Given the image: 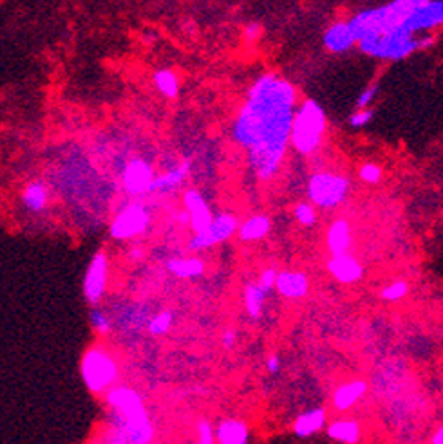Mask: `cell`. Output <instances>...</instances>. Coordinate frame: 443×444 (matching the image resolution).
Listing matches in <instances>:
<instances>
[{"label": "cell", "instance_id": "cell-19", "mask_svg": "<svg viewBox=\"0 0 443 444\" xmlns=\"http://www.w3.org/2000/svg\"><path fill=\"white\" fill-rule=\"evenodd\" d=\"M188 168H190V163L185 161L181 166H178V168L163 173V175H159V177H154V181H152L149 193H158V192L163 193V192H169V190H174L176 186L181 185V181L186 177V173H188Z\"/></svg>", "mask_w": 443, "mask_h": 444}, {"label": "cell", "instance_id": "cell-16", "mask_svg": "<svg viewBox=\"0 0 443 444\" xmlns=\"http://www.w3.org/2000/svg\"><path fill=\"white\" fill-rule=\"evenodd\" d=\"M49 202V190L46 186V183L42 181H33L22 192V205L28 212L31 213H40L48 208Z\"/></svg>", "mask_w": 443, "mask_h": 444}, {"label": "cell", "instance_id": "cell-13", "mask_svg": "<svg viewBox=\"0 0 443 444\" xmlns=\"http://www.w3.org/2000/svg\"><path fill=\"white\" fill-rule=\"evenodd\" d=\"M365 392H368V383L362 379L344 383L333 392V406L341 412H346L351 406H355V403L361 401Z\"/></svg>", "mask_w": 443, "mask_h": 444}, {"label": "cell", "instance_id": "cell-6", "mask_svg": "<svg viewBox=\"0 0 443 444\" xmlns=\"http://www.w3.org/2000/svg\"><path fill=\"white\" fill-rule=\"evenodd\" d=\"M109 260L105 253H96L89 262L85 278H83V295L91 305H96L107 291Z\"/></svg>", "mask_w": 443, "mask_h": 444}, {"label": "cell", "instance_id": "cell-35", "mask_svg": "<svg viewBox=\"0 0 443 444\" xmlns=\"http://www.w3.org/2000/svg\"><path fill=\"white\" fill-rule=\"evenodd\" d=\"M431 443L432 444H443V425L439 426L438 430H436L434 435H432V439H431Z\"/></svg>", "mask_w": 443, "mask_h": 444}, {"label": "cell", "instance_id": "cell-4", "mask_svg": "<svg viewBox=\"0 0 443 444\" xmlns=\"http://www.w3.org/2000/svg\"><path fill=\"white\" fill-rule=\"evenodd\" d=\"M348 193V181L346 177L335 175V173H316L309 181V197L311 201L324 208L336 206L344 201Z\"/></svg>", "mask_w": 443, "mask_h": 444}, {"label": "cell", "instance_id": "cell-7", "mask_svg": "<svg viewBox=\"0 0 443 444\" xmlns=\"http://www.w3.org/2000/svg\"><path fill=\"white\" fill-rule=\"evenodd\" d=\"M237 229V220L232 215H219L212 220V224L205 229L203 233H198L196 237H192L188 244L190 251H201V249L210 248L214 244L223 242V240L228 239L232 233Z\"/></svg>", "mask_w": 443, "mask_h": 444}, {"label": "cell", "instance_id": "cell-21", "mask_svg": "<svg viewBox=\"0 0 443 444\" xmlns=\"http://www.w3.org/2000/svg\"><path fill=\"white\" fill-rule=\"evenodd\" d=\"M269 228H272V222H269L268 217H252L241 226L239 237H241V240H259L269 232Z\"/></svg>", "mask_w": 443, "mask_h": 444}, {"label": "cell", "instance_id": "cell-33", "mask_svg": "<svg viewBox=\"0 0 443 444\" xmlns=\"http://www.w3.org/2000/svg\"><path fill=\"white\" fill-rule=\"evenodd\" d=\"M266 367H268V370L272 374L277 372L279 367H281V359H279V356H269L268 362H266Z\"/></svg>", "mask_w": 443, "mask_h": 444}, {"label": "cell", "instance_id": "cell-8", "mask_svg": "<svg viewBox=\"0 0 443 444\" xmlns=\"http://www.w3.org/2000/svg\"><path fill=\"white\" fill-rule=\"evenodd\" d=\"M152 181H154L152 166L143 159H134L123 170V186L131 195L149 193Z\"/></svg>", "mask_w": 443, "mask_h": 444}, {"label": "cell", "instance_id": "cell-3", "mask_svg": "<svg viewBox=\"0 0 443 444\" xmlns=\"http://www.w3.org/2000/svg\"><path fill=\"white\" fill-rule=\"evenodd\" d=\"M326 130V114L315 99H306L292 125V141L302 153H309L319 146Z\"/></svg>", "mask_w": 443, "mask_h": 444}, {"label": "cell", "instance_id": "cell-18", "mask_svg": "<svg viewBox=\"0 0 443 444\" xmlns=\"http://www.w3.org/2000/svg\"><path fill=\"white\" fill-rule=\"evenodd\" d=\"M356 33L349 24H336L326 35L324 42L331 51H346L355 43Z\"/></svg>", "mask_w": 443, "mask_h": 444}, {"label": "cell", "instance_id": "cell-2", "mask_svg": "<svg viewBox=\"0 0 443 444\" xmlns=\"http://www.w3.org/2000/svg\"><path fill=\"white\" fill-rule=\"evenodd\" d=\"M82 379L92 394H107L118 381V363L105 347L95 345L83 354Z\"/></svg>", "mask_w": 443, "mask_h": 444}, {"label": "cell", "instance_id": "cell-24", "mask_svg": "<svg viewBox=\"0 0 443 444\" xmlns=\"http://www.w3.org/2000/svg\"><path fill=\"white\" fill-rule=\"evenodd\" d=\"M172 320H174V316H172L171 310H163V313L156 315L154 318L149 322V332H151L152 336L165 335V332H169V329L172 327Z\"/></svg>", "mask_w": 443, "mask_h": 444}, {"label": "cell", "instance_id": "cell-28", "mask_svg": "<svg viewBox=\"0 0 443 444\" xmlns=\"http://www.w3.org/2000/svg\"><path fill=\"white\" fill-rule=\"evenodd\" d=\"M295 217L301 222L302 226H311L315 222V208H311V205H299L295 210Z\"/></svg>", "mask_w": 443, "mask_h": 444}, {"label": "cell", "instance_id": "cell-10", "mask_svg": "<svg viewBox=\"0 0 443 444\" xmlns=\"http://www.w3.org/2000/svg\"><path fill=\"white\" fill-rule=\"evenodd\" d=\"M328 269L329 273L342 283L356 282V280L362 278V273H364L361 262L349 255L333 256L328 262Z\"/></svg>", "mask_w": 443, "mask_h": 444}, {"label": "cell", "instance_id": "cell-25", "mask_svg": "<svg viewBox=\"0 0 443 444\" xmlns=\"http://www.w3.org/2000/svg\"><path fill=\"white\" fill-rule=\"evenodd\" d=\"M407 291H409L407 282H405V280H396V282L384 287L382 293H380V296L384 300H389V302H396V300L404 298V296L407 295Z\"/></svg>", "mask_w": 443, "mask_h": 444}, {"label": "cell", "instance_id": "cell-26", "mask_svg": "<svg viewBox=\"0 0 443 444\" xmlns=\"http://www.w3.org/2000/svg\"><path fill=\"white\" fill-rule=\"evenodd\" d=\"M89 322H91L92 329L98 332L100 336H105L109 335V330H111V320L107 316L103 315L100 309H91V315H89Z\"/></svg>", "mask_w": 443, "mask_h": 444}, {"label": "cell", "instance_id": "cell-5", "mask_svg": "<svg viewBox=\"0 0 443 444\" xmlns=\"http://www.w3.org/2000/svg\"><path fill=\"white\" fill-rule=\"evenodd\" d=\"M151 215L146 212L145 206L142 205H131L123 212L116 215L111 224V237L116 240H127L132 239L136 235H142L149 226Z\"/></svg>", "mask_w": 443, "mask_h": 444}, {"label": "cell", "instance_id": "cell-27", "mask_svg": "<svg viewBox=\"0 0 443 444\" xmlns=\"http://www.w3.org/2000/svg\"><path fill=\"white\" fill-rule=\"evenodd\" d=\"M196 432H198V444H215V428L208 421H199Z\"/></svg>", "mask_w": 443, "mask_h": 444}, {"label": "cell", "instance_id": "cell-34", "mask_svg": "<svg viewBox=\"0 0 443 444\" xmlns=\"http://www.w3.org/2000/svg\"><path fill=\"white\" fill-rule=\"evenodd\" d=\"M235 343V332L234 330H228V332H225V336H223V345L226 347V349H230V347L234 345Z\"/></svg>", "mask_w": 443, "mask_h": 444}, {"label": "cell", "instance_id": "cell-15", "mask_svg": "<svg viewBox=\"0 0 443 444\" xmlns=\"http://www.w3.org/2000/svg\"><path fill=\"white\" fill-rule=\"evenodd\" d=\"M329 439L341 444H358L362 440V426L355 419H336L328 426Z\"/></svg>", "mask_w": 443, "mask_h": 444}, {"label": "cell", "instance_id": "cell-1", "mask_svg": "<svg viewBox=\"0 0 443 444\" xmlns=\"http://www.w3.org/2000/svg\"><path fill=\"white\" fill-rule=\"evenodd\" d=\"M105 401L116 417L119 432L131 444H151L154 439L152 425L145 401L131 386H112L105 394Z\"/></svg>", "mask_w": 443, "mask_h": 444}, {"label": "cell", "instance_id": "cell-30", "mask_svg": "<svg viewBox=\"0 0 443 444\" xmlns=\"http://www.w3.org/2000/svg\"><path fill=\"white\" fill-rule=\"evenodd\" d=\"M275 278H277V273L275 269H265L261 275V282H259V287H261L262 291H268L269 287L275 286Z\"/></svg>", "mask_w": 443, "mask_h": 444}, {"label": "cell", "instance_id": "cell-12", "mask_svg": "<svg viewBox=\"0 0 443 444\" xmlns=\"http://www.w3.org/2000/svg\"><path fill=\"white\" fill-rule=\"evenodd\" d=\"M275 287L286 298H302L308 293L309 282L308 276L301 271H282L277 273Z\"/></svg>", "mask_w": 443, "mask_h": 444}, {"label": "cell", "instance_id": "cell-31", "mask_svg": "<svg viewBox=\"0 0 443 444\" xmlns=\"http://www.w3.org/2000/svg\"><path fill=\"white\" fill-rule=\"evenodd\" d=\"M376 91H378V87L376 85H371L368 87L364 92H362L361 96H358V99H356V107H361V109H364V107H368L369 103L373 102V98L376 96Z\"/></svg>", "mask_w": 443, "mask_h": 444}, {"label": "cell", "instance_id": "cell-14", "mask_svg": "<svg viewBox=\"0 0 443 444\" xmlns=\"http://www.w3.org/2000/svg\"><path fill=\"white\" fill-rule=\"evenodd\" d=\"M326 428V410L324 408H311L308 412L301 413L297 419L293 421V433L301 439L311 437L315 433L322 432Z\"/></svg>", "mask_w": 443, "mask_h": 444}, {"label": "cell", "instance_id": "cell-20", "mask_svg": "<svg viewBox=\"0 0 443 444\" xmlns=\"http://www.w3.org/2000/svg\"><path fill=\"white\" fill-rule=\"evenodd\" d=\"M166 268L179 278H194V276L203 275L205 262L199 259H174L169 260Z\"/></svg>", "mask_w": 443, "mask_h": 444}, {"label": "cell", "instance_id": "cell-22", "mask_svg": "<svg viewBox=\"0 0 443 444\" xmlns=\"http://www.w3.org/2000/svg\"><path fill=\"white\" fill-rule=\"evenodd\" d=\"M154 83L158 87V91L161 92L163 96L166 98H176L179 92V82H178V76L174 75L172 71L169 69H161L154 75Z\"/></svg>", "mask_w": 443, "mask_h": 444}, {"label": "cell", "instance_id": "cell-9", "mask_svg": "<svg viewBox=\"0 0 443 444\" xmlns=\"http://www.w3.org/2000/svg\"><path fill=\"white\" fill-rule=\"evenodd\" d=\"M183 201H185L190 226H192V229L196 232V235L205 232V229L212 224L214 217L210 213L208 205L205 202L201 193L196 192V190H188V192L185 193V197H183Z\"/></svg>", "mask_w": 443, "mask_h": 444}, {"label": "cell", "instance_id": "cell-11", "mask_svg": "<svg viewBox=\"0 0 443 444\" xmlns=\"http://www.w3.org/2000/svg\"><path fill=\"white\" fill-rule=\"evenodd\" d=\"M250 428L241 419H225L215 428V444H248Z\"/></svg>", "mask_w": 443, "mask_h": 444}, {"label": "cell", "instance_id": "cell-29", "mask_svg": "<svg viewBox=\"0 0 443 444\" xmlns=\"http://www.w3.org/2000/svg\"><path fill=\"white\" fill-rule=\"evenodd\" d=\"M380 177H382V168L378 165L368 163L361 168V179L364 183H378Z\"/></svg>", "mask_w": 443, "mask_h": 444}, {"label": "cell", "instance_id": "cell-23", "mask_svg": "<svg viewBox=\"0 0 443 444\" xmlns=\"http://www.w3.org/2000/svg\"><path fill=\"white\" fill-rule=\"evenodd\" d=\"M266 291H262L259 286H248L245 291V303L246 309H248V315L252 318H257L261 315L262 302H265Z\"/></svg>", "mask_w": 443, "mask_h": 444}, {"label": "cell", "instance_id": "cell-32", "mask_svg": "<svg viewBox=\"0 0 443 444\" xmlns=\"http://www.w3.org/2000/svg\"><path fill=\"white\" fill-rule=\"evenodd\" d=\"M371 118H373V110H358L356 114H353L351 118H349V121H351L353 126H362L368 121H371Z\"/></svg>", "mask_w": 443, "mask_h": 444}, {"label": "cell", "instance_id": "cell-17", "mask_svg": "<svg viewBox=\"0 0 443 444\" xmlns=\"http://www.w3.org/2000/svg\"><path fill=\"white\" fill-rule=\"evenodd\" d=\"M349 244H351V232L346 219H336L328 232V248L331 249L333 256L346 255Z\"/></svg>", "mask_w": 443, "mask_h": 444}]
</instances>
